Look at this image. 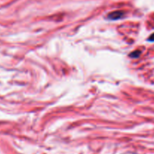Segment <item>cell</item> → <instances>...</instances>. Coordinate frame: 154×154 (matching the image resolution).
I'll use <instances>...</instances> for the list:
<instances>
[{
    "label": "cell",
    "mask_w": 154,
    "mask_h": 154,
    "mask_svg": "<svg viewBox=\"0 0 154 154\" xmlns=\"http://www.w3.org/2000/svg\"><path fill=\"white\" fill-rule=\"evenodd\" d=\"M123 15V12L120 11H113V12L110 13V14L108 15V18L111 19V20H117V19L121 18Z\"/></svg>",
    "instance_id": "1"
},
{
    "label": "cell",
    "mask_w": 154,
    "mask_h": 154,
    "mask_svg": "<svg viewBox=\"0 0 154 154\" xmlns=\"http://www.w3.org/2000/svg\"><path fill=\"white\" fill-rule=\"evenodd\" d=\"M140 51H134V52L131 53V57H137L139 55H140Z\"/></svg>",
    "instance_id": "2"
},
{
    "label": "cell",
    "mask_w": 154,
    "mask_h": 154,
    "mask_svg": "<svg viewBox=\"0 0 154 154\" xmlns=\"http://www.w3.org/2000/svg\"><path fill=\"white\" fill-rule=\"evenodd\" d=\"M147 40L149 41V42H154V33L151 34L150 36L147 38Z\"/></svg>",
    "instance_id": "3"
}]
</instances>
